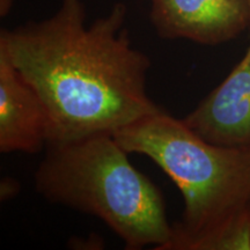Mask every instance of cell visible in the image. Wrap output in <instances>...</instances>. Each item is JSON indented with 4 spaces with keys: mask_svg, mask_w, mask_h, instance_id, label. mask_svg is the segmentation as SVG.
<instances>
[{
    "mask_svg": "<svg viewBox=\"0 0 250 250\" xmlns=\"http://www.w3.org/2000/svg\"><path fill=\"white\" fill-rule=\"evenodd\" d=\"M116 2L86 27L83 0H62L49 19L0 33V51L48 110L51 142L115 133L164 111L147 94L151 61L131 44Z\"/></svg>",
    "mask_w": 250,
    "mask_h": 250,
    "instance_id": "6da1fadb",
    "label": "cell"
},
{
    "mask_svg": "<svg viewBox=\"0 0 250 250\" xmlns=\"http://www.w3.org/2000/svg\"><path fill=\"white\" fill-rule=\"evenodd\" d=\"M114 134L127 153L152 159L184 199L164 250H250V147L211 144L165 110Z\"/></svg>",
    "mask_w": 250,
    "mask_h": 250,
    "instance_id": "7a4b0ae2",
    "label": "cell"
},
{
    "mask_svg": "<svg viewBox=\"0 0 250 250\" xmlns=\"http://www.w3.org/2000/svg\"><path fill=\"white\" fill-rule=\"evenodd\" d=\"M127 154L112 133L51 142L34 176L35 189L49 202L100 218L127 250H164L173 233L164 196Z\"/></svg>",
    "mask_w": 250,
    "mask_h": 250,
    "instance_id": "3957f363",
    "label": "cell"
},
{
    "mask_svg": "<svg viewBox=\"0 0 250 250\" xmlns=\"http://www.w3.org/2000/svg\"><path fill=\"white\" fill-rule=\"evenodd\" d=\"M152 26L162 39L198 44L229 42L250 26L249 0H151Z\"/></svg>",
    "mask_w": 250,
    "mask_h": 250,
    "instance_id": "277c9868",
    "label": "cell"
},
{
    "mask_svg": "<svg viewBox=\"0 0 250 250\" xmlns=\"http://www.w3.org/2000/svg\"><path fill=\"white\" fill-rule=\"evenodd\" d=\"M183 122L214 145L250 147V44L226 79Z\"/></svg>",
    "mask_w": 250,
    "mask_h": 250,
    "instance_id": "5b68a950",
    "label": "cell"
},
{
    "mask_svg": "<svg viewBox=\"0 0 250 250\" xmlns=\"http://www.w3.org/2000/svg\"><path fill=\"white\" fill-rule=\"evenodd\" d=\"M51 139L44 103L0 51V152L35 154Z\"/></svg>",
    "mask_w": 250,
    "mask_h": 250,
    "instance_id": "8992f818",
    "label": "cell"
},
{
    "mask_svg": "<svg viewBox=\"0 0 250 250\" xmlns=\"http://www.w3.org/2000/svg\"><path fill=\"white\" fill-rule=\"evenodd\" d=\"M1 199L2 201H6V199L13 198V197L17 195L20 190V187H19V183L13 179H4L1 181Z\"/></svg>",
    "mask_w": 250,
    "mask_h": 250,
    "instance_id": "52a82bcc",
    "label": "cell"
},
{
    "mask_svg": "<svg viewBox=\"0 0 250 250\" xmlns=\"http://www.w3.org/2000/svg\"><path fill=\"white\" fill-rule=\"evenodd\" d=\"M13 6V0H0V15L6 17Z\"/></svg>",
    "mask_w": 250,
    "mask_h": 250,
    "instance_id": "ba28073f",
    "label": "cell"
},
{
    "mask_svg": "<svg viewBox=\"0 0 250 250\" xmlns=\"http://www.w3.org/2000/svg\"><path fill=\"white\" fill-rule=\"evenodd\" d=\"M249 2H250V0H249Z\"/></svg>",
    "mask_w": 250,
    "mask_h": 250,
    "instance_id": "9c48e42d",
    "label": "cell"
}]
</instances>
